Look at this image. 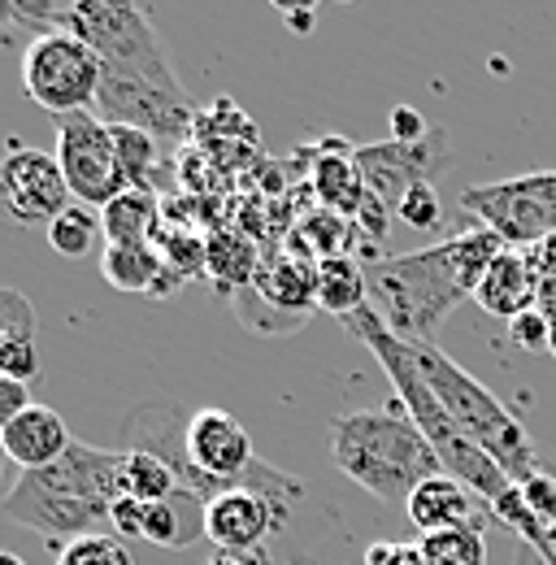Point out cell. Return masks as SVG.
<instances>
[{
	"label": "cell",
	"instance_id": "e0dca14e",
	"mask_svg": "<svg viewBox=\"0 0 556 565\" xmlns=\"http://www.w3.org/2000/svg\"><path fill=\"white\" fill-rule=\"evenodd\" d=\"M313 192L318 201L340 217H356L370 188H365V174L356 166V148H344V143H322L318 157H313Z\"/></svg>",
	"mask_w": 556,
	"mask_h": 565
},
{
	"label": "cell",
	"instance_id": "8d00e7d4",
	"mask_svg": "<svg viewBox=\"0 0 556 565\" xmlns=\"http://www.w3.org/2000/svg\"><path fill=\"white\" fill-rule=\"evenodd\" d=\"M0 565H26L18 553H9V548H0Z\"/></svg>",
	"mask_w": 556,
	"mask_h": 565
},
{
	"label": "cell",
	"instance_id": "6da1fadb",
	"mask_svg": "<svg viewBox=\"0 0 556 565\" xmlns=\"http://www.w3.org/2000/svg\"><path fill=\"white\" fill-rule=\"evenodd\" d=\"M509 244L487 231L470 226L461 235H448L443 244L400 253V257H374L365 266L370 282V309L383 318V327L405 344H439V331L448 313L466 300H474L487 266Z\"/></svg>",
	"mask_w": 556,
	"mask_h": 565
},
{
	"label": "cell",
	"instance_id": "e575fe53",
	"mask_svg": "<svg viewBox=\"0 0 556 565\" xmlns=\"http://www.w3.org/2000/svg\"><path fill=\"white\" fill-rule=\"evenodd\" d=\"M205 565H275L266 548H248V553H231V548H217Z\"/></svg>",
	"mask_w": 556,
	"mask_h": 565
},
{
	"label": "cell",
	"instance_id": "f1b7e54d",
	"mask_svg": "<svg viewBox=\"0 0 556 565\" xmlns=\"http://www.w3.org/2000/svg\"><path fill=\"white\" fill-rule=\"evenodd\" d=\"M509 340L517 349H526V353H548L553 349V327H548V318L539 309H531V313L509 322Z\"/></svg>",
	"mask_w": 556,
	"mask_h": 565
},
{
	"label": "cell",
	"instance_id": "74e56055",
	"mask_svg": "<svg viewBox=\"0 0 556 565\" xmlns=\"http://www.w3.org/2000/svg\"><path fill=\"white\" fill-rule=\"evenodd\" d=\"M4 461H9V457H4V444H0V483H4ZM0 504H4V495H0Z\"/></svg>",
	"mask_w": 556,
	"mask_h": 565
},
{
	"label": "cell",
	"instance_id": "44dd1931",
	"mask_svg": "<svg viewBox=\"0 0 556 565\" xmlns=\"http://www.w3.org/2000/svg\"><path fill=\"white\" fill-rule=\"evenodd\" d=\"M122 452H127L122 488H127V495H136L139 504H161V500L183 495V483H179V475L170 470L165 457H157L148 448H122Z\"/></svg>",
	"mask_w": 556,
	"mask_h": 565
},
{
	"label": "cell",
	"instance_id": "83f0119b",
	"mask_svg": "<svg viewBox=\"0 0 556 565\" xmlns=\"http://www.w3.org/2000/svg\"><path fill=\"white\" fill-rule=\"evenodd\" d=\"M396 213H400V222H409L414 231H435L439 222H443V210H439V192H435V183H421V188H414L400 205H396Z\"/></svg>",
	"mask_w": 556,
	"mask_h": 565
},
{
	"label": "cell",
	"instance_id": "9c48e42d",
	"mask_svg": "<svg viewBox=\"0 0 556 565\" xmlns=\"http://www.w3.org/2000/svg\"><path fill=\"white\" fill-rule=\"evenodd\" d=\"M57 166L66 174V188L74 205L87 210H105L109 201H118L127 188L122 170H118V152H114V131L87 109V114H70L57 118Z\"/></svg>",
	"mask_w": 556,
	"mask_h": 565
},
{
	"label": "cell",
	"instance_id": "ac0fdd59",
	"mask_svg": "<svg viewBox=\"0 0 556 565\" xmlns=\"http://www.w3.org/2000/svg\"><path fill=\"white\" fill-rule=\"evenodd\" d=\"M205 500L196 495H174L161 504H143V540L152 548H192L205 540Z\"/></svg>",
	"mask_w": 556,
	"mask_h": 565
},
{
	"label": "cell",
	"instance_id": "5b68a950",
	"mask_svg": "<svg viewBox=\"0 0 556 565\" xmlns=\"http://www.w3.org/2000/svg\"><path fill=\"white\" fill-rule=\"evenodd\" d=\"M66 31H74L105 62V71L143 74L152 83L183 87L170 53H165V44H161V35L152 31V18L139 4L74 0V4H66Z\"/></svg>",
	"mask_w": 556,
	"mask_h": 565
},
{
	"label": "cell",
	"instance_id": "f35d334b",
	"mask_svg": "<svg viewBox=\"0 0 556 565\" xmlns=\"http://www.w3.org/2000/svg\"><path fill=\"white\" fill-rule=\"evenodd\" d=\"M548 353H553V356H556V331H553V349H548Z\"/></svg>",
	"mask_w": 556,
	"mask_h": 565
},
{
	"label": "cell",
	"instance_id": "4dcf8cb0",
	"mask_svg": "<svg viewBox=\"0 0 556 565\" xmlns=\"http://www.w3.org/2000/svg\"><path fill=\"white\" fill-rule=\"evenodd\" d=\"M31 405H35L31 401V387L18 383V379H9V374H0V430L13 423V418H22Z\"/></svg>",
	"mask_w": 556,
	"mask_h": 565
},
{
	"label": "cell",
	"instance_id": "7c38bea8",
	"mask_svg": "<svg viewBox=\"0 0 556 565\" xmlns=\"http://www.w3.org/2000/svg\"><path fill=\"white\" fill-rule=\"evenodd\" d=\"M287 522V509L257 492H226L205 509V540L213 548L248 553L266 548V540Z\"/></svg>",
	"mask_w": 556,
	"mask_h": 565
},
{
	"label": "cell",
	"instance_id": "ffe728a7",
	"mask_svg": "<svg viewBox=\"0 0 556 565\" xmlns=\"http://www.w3.org/2000/svg\"><path fill=\"white\" fill-rule=\"evenodd\" d=\"M365 305H370V282H365V266L356 257L318 262V309H327L344 322Z\"/></svg>",
	"mask_w": 556,
	"mask_h": 565
},
{
	"label": "cell",
	"instance_id": "d6a6232c",
	"mask_svg": "<svg viewBox=\"0 0 556 565\" xmlns=\"http://www.w3.org/2000/svg\"><path fill=\"white\" fill-rule=\"evenodd\" d=\"M435 127H426V118L417 114L414 105H396L392 109V140L396 143H417V140H426Z\"/></svg>",
	"mask_w": 556,
	"mask_h": 565
},
{
	"label": "cell",
	"instance_id": "ba28073f",
	"mask_svg": "<svg viewBox=\"0 0 556 565\" xmlns=\"http://www.w3.org/2000/svg\"><path fill=\"white\" fill-rule=\"evenodd\" d=\"M92 114L105 127H131V131L152 136L157 143L188 140L196 127V100L183 87H165V83L127 71H105Z\"/></svg>",
	"mask_w": 556,
	"mask_h": 565
},
{
	"label": "cell",
	"instance_id": "d4e9b609",
	"mask_svg": "<svg viewBox=\"0 0 556 565\" xmlns=\"http://www.w3.org/2000/svg\"><path fill=\"white\" fill-rule=\"evenodd\" d=\"M13 344H40V313L26 291L0 287V349Z\"/></svg>",
	"mask_w": 556,
	"mask_h": 565
},
{
	"label": "cell",
	"instance_id": "cb8c5ba5",
	"mask_svg": "<svg viewBox=\"0 0 556 565\" xmlns=\"http://www.w3.org/2000/svg\"><path fill=\"white\" fill-rule=\"evenodd\" d=\"M430 565H487V535L483 526H457V531H435L417 540Z\"/></svg>",
	"mask_w": 556,
	"mask_h": 565
},
{
	"label": "cell",
	"instance_id": "d590c367",
	"mask_svg": "<svg viewBox=\"0 0 556 565\" xmlns=\"http://www.w3.org/2000/svg\"><path fill=\"white\" fill-rule=\"evenodd\" d=\"M535 309L548 318V327L556 331V279L553 282H539V300H535Z\"/></svg>",
	"mask_w": 556,
	"mask_h": 565
},
{
	"label": "cell",
	"instance_id": "30bf717a",
	"mask_svg": "<svg viewBox=\"0 0 556 565\" xmlns=\"http://www.w3.org/2000/svg\"><path fill=\"white\" fill-rule=\"evenodd\" d=\"M74 205L57 152L9 143L0 157V213L18 226H53Z\"/></svg>",
	"mask_w": 556,
	"mask_h": 565
},
{
	"label": "cell",
	"instance_id": "3957f363",
	"mask_svg": "<svg viewBox=\"0 0 556 565\" xmlns=\"http://www.w3.org/2000/svg\"><path fill=\"white\" fill-rule=\"evenodd\" d=\"M331 461L344 479L383 504H409L426 479L443 475L430 439L400 401L340 414L331 423Z\"/></svg>",
	"mask_w": 556,
	"mask_h": 565
},
{
	"label": "cell",
	"instance_id": "1f68e13d",
	"mask_svg": "<svg viewBox=\"0 0 556 565\" xmlns=\"http://www.w3.org/2000/svg\"><path fill=\"white\" fill-rule=\"evenodd\" d=\"M365 565H430L421 544H370Z\"/></svg>",
	"mask_w": 556,
	"mask_h": 565
},
{
	"label": "cell",
	"instance_id": "2e32d148",
	"mask_svg": "<svg viewBox=\"0 0 556 565\" xmlns=\"http://www.w3.org/2000/svg\"><path fill=\"white\" fill-rule=\"evenodd\" d=\"M100 275H105L109 287L136 291V296H170L183 282L165 266L161 248H152V244H105Z\"/></svg>",
	"mask_w": 556,
	"mask_h": 565
},
{
	"label": "cell",
	"instance_id": "603a6c76",
	"mask_svg": "<svg viewBox=\"0 0 556 565\" xmlns=\"http://www.w3.org/2000/svg\"><path fill=\"white\" fill-rule=\"evenodd\" d=\"M109 131H114V152H118V170L127 188L157 192V140L131 127H109Z\"/></svg>",
	"mask_w": 556,
	"mask_h": 565
},
{
	"label": "cell",
	"instance_id": "52a82bcc",
	"mask_svg": "<svg viewBox=\"0 0 556 565\" xmlns=\"http://www.w3.org/2000/svg\"><path fill=\"white\" fill-rule=\"evenodd\" d=\"M461 210L495 231L509 248H531L556 235V170H531L500 183H479L461 192Z\"/></svg>",
	"mask_w": 556,
	"mask_h": 565
},
{
	"label": "cell",
	"instance_id": "ab89813d",
	"mask_svg": "<svg viewBox=\"0 0 556 565\" xmlns=\"http://www.w3.org/2000/svg\"><path fill=\"white\" fill-rule=\"evenodd\" d=\"M553 535H556V526H553Z\"/></svg>",
	"mask_w": 556,
	"mask_h": 565
},
{
	"label": "cell",
	"instance_id": "7a4b0ae2",
	"mask_svg": "<svg viewBox=\"0 0 556 565\" xmlns=\"http://www.w3.org/2000/svg\"><path fill=\"white\" fill-rule=\"evenodd\" d=\"M122 466H127V452L74 439L57 466L18 475V483L4 492L0 522L35 531L57 544L83 540V535H105L114 500L127 495Z\"/></svg>",
	"mask_w": 556,
	"mask_h": 565
},
{
	"label": "cell",
	"instance_id": "484cf974",
	"mask_svg": "<svg viewBox=\"0 0 556 565\" xmlns=\"http://www.w3.org/2000/svg\"><path fill=\"white\" fill-rule=\"evenodd\" d=\"M57 565H136L131 548L118 535H83L57 548Z\"/></svg>",
	"mask_w": 556,
	"mask_h": 565
},
{
	"label": "cell",
	"instance_id": "277c9868",
	"mask_svg": "<svg viewBox=\"0 0 556 565\" xmlns=\"http://www.w3.org/2000/svg\"><path fill=\"white\" fill-rule=\"evenodd\" d=\"M414 356L426 383H430V392L439 396V405L452 414V423L461 426L513 483L544 470L531 430L517 423V414L504 401H495L466 365H457L439 344H414Z\"/></svg>",
	"mask_w": 556,
	"mask_h": 565
},
{
	"label": "cell",
	"instance_id": "8fae6325",
	"mask_svg": "<svg viewBox=\"0 0 556 565\" xmlns=\"http://www.w3.org/2000/svg\"><path fill=\"white\" fill-rule=\"evenodd\" d=\"M356 166L365 174V188L374 201H383L387 210H396L414 188L421 183H435L439 170L452 166V148H448V136L435 127L426 140L417 143H365L356 148Z\"/></svg>",
	"mask_w": 556,
	"mask_h": 565
},
{
	"label": "cell",
	"instance_id": "4fadbf2b",
	"mask_svg": "<svg viewBox=\"0 0 556 565\" xmlns=\"http://www.w3.org/2000/svg\"><path fill=\"white\" fill-rule=\"evenodd\" d=\"M0 444H4V457L26 475V470H49V466H57L70 452L74 435L66 430L57 409L31 405L22 418H13V423L0 430Z\"/></svg>",
	"mask_w": 556,
	"mask_h": 565
},
{
	"label": "cell",
	"instance_id": "d6986e66",
	"mask_svg": "<svg viewBox=\"0 0 556 565\" xmlns=\"http://www.w3.org/2000/svg\"><path fill=\"white\" fill-rule=\"evenodd\" d=\"M100 226H105V244H152L161 226V196L131 188L100 210Z\"/></svg>",
	"mask_w": 556,
	"mask_h": 565
},
{
	"label": "cell",
	"instance_id": "4316f807",
	"mask_svg": "<svg viewBox=\"0 0 556 565\" xmlns=\"http://www.w3.org/2000/svg\"><path fill=\"white\" fill-rule=\"evenodd\" d=\"M517 495H522V504H526V513L539 522V526H556V470H535L531 479H522L517 483Z\"/></svg>",
	"mask_w": 556,
	"mask_h": 565
},
{
	"label": "cell",
	"instance_id": "9a60e30c",
	"mask_svg": "<svg viewBox=\"0 0 556 565\" xmlns=\"http://www.w3.org/2000/svg\"><path fill=\"white\" fill-rule=\"evenodd\" d=\"M535 300H539V279H535V270L526 266V253H522V248H504V253L487 266L483 282H479V291H474V305H479L483 313H491V318H504V322L531 313Z\"/></svg>",
	"mask_w": 556,
	"mask_h": 565
},
{
	"label": "cell",
	"instance_id": "f546056e",
	"mask_svg": "<svg viewBox=\"0 0 556 565\" xmlns=\"http://www.w3.org/2000/svg\"><path fill=\"white\" fill-rule=\"evenodd\" d=\"M109 535H118L122 544L127 540H143V504L136 495H118L114 509H109Z\"/></svg>",
	"mask_w": 556,
	"mask_h": 565
},
{
	"label": "cell",
	"instance_id": "8992f818",
	"mask_svg": "<svg viewBox=\"0 0 556 565\" xmlns=\"http://www.w3.org/2000/svg\"><path fill=\"white\" fill-rule=\"evenodd\" d=\"M100 78L105 62L74 31H49L22 49V92L53 118L87 114L96 105Z\"/></svg>",
	"mask_w": 556,
	"mask_h": 565
},
{
	"label": "cell",
	"instance_id": "7402d4cb",
	"mask_svg": "<svg viewBox=\"0 0 556 565\" xmlns=\"http://www.w3.org/2000/svg\"><path fill=\"white\" fill-rule=\"evenodd\" d=\"M100 235H105V226H100V210L70 205V210L49 226V248H53L57 257L78 262V257H87V253L100 244Z\"/></svg>",
	"mask_w": 556,
	"mask_h": 565
},
{
	"label": "cell",
	"instance_id": "5bb4252c",
	"mask_svg": "<svg viewBox=\"0 0 556 565\" xmlns=\"http://www.w3.org/2000/svg\"><path fill=\"white\" fill-rule=\"evenodd\" d=\"M405 513H409V522H414L421 535L457 531V526H483L487 518H491L487 500H479L466 483H457V479H448V475L426 479V483L409 495Z\"/></svg>",
	"mask_w": 556,
	"mask_h": 565
},
{
	"label": "cell",
	"instance_id": "836d02e7",
	"mask_svg": "<svg viewBox=\"0 0 556 565\" xmlns=\"http://www.w3.org/2000/svg\"><path fill=\"white\" fill-rule=\"evenodd\" d=\"M522 253H526V266L535 270V279L539 282L556 279V235L539 239V244H531V248H522Z\"/></svg>",
	"mask_w": 556,
	"mask_h": 565
}]
</instances>
